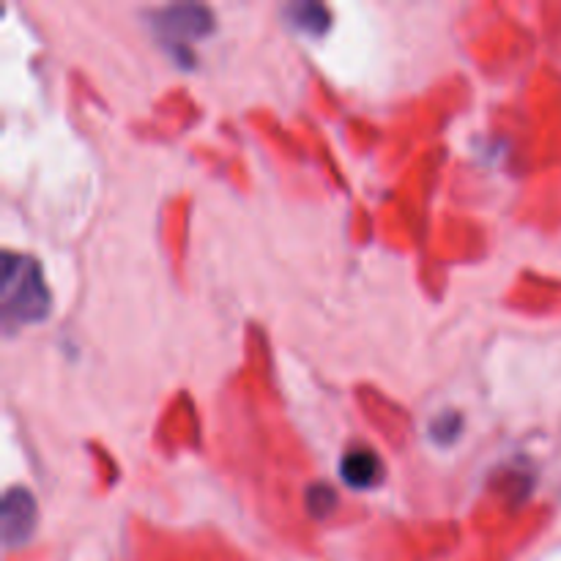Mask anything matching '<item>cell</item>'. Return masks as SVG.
I'll return each instance as SVG.
<instances>
[{"label": "cell", "mask_w": 561, "mask_h": 561, "mask_svg": "<svg viewBox=\"0 0 561 561\" xmlns=\"http://www.w3.org/2000/svg\"><path fill=\"white\" fill-rule=\"evenodd\" d=\"M0 305H3L5 327H11V323L27 327V323H38L49 316L53 299H49L42 268H38V263L33 257L5 252Z\"/></svg>", "instance_id": "6da1fadb"}, {"label": "cell", "mask_w": 561, "mask_h": 561, "mask_svg": "<svg viewBox=\"0 0 561 561\" xmlns=\"http://www.w3.org/2000/svg\"><path fill=\"white\" fill-rule=\"evenodd\" d=\"M153 25L168 42H184V38H203L211 33L214 16L206 5L179 3L153 14Z\"/></svg>", "instance_id": "7a4b0ae2"}, {"label": "cell", "mask_w": 561, "mask_h": 561, "mask_svg": "<svg viewBox=\"0 0 561 561\" xmlns=\"http://www.w3.org/2000/svg\"><path fill=\"white\" fill-rule=\"evenodd\" d=\"M36 499L25 488H11L0 504V524H3V546L16 548L27 542V537L36 529Z\"/></svg>", "instance_id": "3957f363"}, {"label": "cell", "mask_w": 561, "mask_h": 561, "mask_svg": "<svg viewBox=\"0 0 561 561\" xmlns=\"http://www.w3.org/2000/svg\"><path fill=\"white\" fill-rule=\"evenodd\" d=\"M340 477H343L345 485L356 488V491H367V488H376L383 480V463L373 449L354 447L340 460Z\"/></svg>", "instance_id": "277c9868"}, {"label": "cell", "mask_w": 561, "mask_h": 561, "mask_svg": "<svg viewBox=\"0 0 561 561\" xmlns=\"http://www.w3.org/2000/svg\"><path fill=\"white\" fill-rule=\"evenodd\" d=\"M288 16L290 25L299 27L301 33H310V36H321L332 25V14L321 3H296L288 9Z\"/></svg>", "instance_id": "5b68a950"}, {"label": "cell", "mask_w": 561, "mask_h": 561, "mask_svg": "<svg viewBox=\"0 0 561 561\" xmlns=\"http://www.w3.org/2000/svg\"><path fill=\"white\" fill-rule=\"evenodd\" d=\"M334 502H337L334 491H329V488H323V485L310 488V493H307V510H310L316 518H323V515L332 513Z\"/></svg>", "instance_id": "8992f818"}, {"label": "cell", "mask_w": 561, "mask_h": 561, "mask_svg": "<svg viewBox=\"0 0 561 561\" xmlns=\"http://www.w3.org/2000/svg\"><path fill=\"white\" fill-rule=\"evenodd\" d=\"M460 427H463V422L458 420V414L438 416V420H436V425H433V431H431L433 442H442V444L453 442V438L458 436V433H460Z\"/></svg>", "instance_id": "52a82bcc"}]
</instances>
